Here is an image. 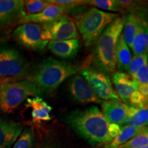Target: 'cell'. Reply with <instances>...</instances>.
Here are the masks:
<instances>
[{"instance_id":"83f0119b","label":"cell","mask_w":148,"mask_h":148,"mask_svg":"<svg viewBox=\"0 0 148 148\" xmlns=\"http://www.w3.org/2000/svg\"><path fill=\"white\" fill-rule=\"evenodd\" d=\"M47 1L48 3H51V4L64 7L69 11L78 5H84L87 3V1H80V0H47Z\"/></svg>"},{"instance_id":"9a60e30c","label":"cell","mask_w":148,"mask_h":148,"mask_svg":"<svg viewBox=\"0 0 148 148\" xmlns=\"http://www.w3.org/2000/svg\"><path fill=\"white\" fill-rule=\"evenodd\" d=\"M69 11L64 7L50 4L39 13L25 16L22 19L20 20L19 23H32L37 24L41 23L42 25V24L49 23L60 16L66 14Z\"/></svg>"},{"instance_id":"5bb4252c","label":"cell","mask_w":148,"mask_h":148,"mask_svg":"<svg viewBox=\"0 0 148 148\" xmlns=\"http://www.w3.org/2000/svg\"><path fill=\"white\" fill-rule=\"evenodd\" d=\"M23 130L20 123L0 119V148H12Z\"/></svg>"},{"instance_id":"4fadbf2b","label":"cell","mask_w":148,"mask_h":148,"mask_svg":"<svg viewBox=\"0 0 148 148\" xmlns=\"http://www.w3.org/2000/svg\"><path fill=\"white\" fill-rule=\"evenodd\" d=\"M102 113L109 123L119 125L125 124L127 120L128 105L119 100L103 101L101 103Z\"/></svg>"},{"instance_id":"8fae6325","label":"cell","mask_w":148,"mask_h":148,"mask_svg":"<svg viewBox=\"0 0 148 148\" xmlns=\"http://www.w3.org/2000/svg\"><path fill=\"white\" fill-rule=\"evenodd\" d=\"M25 16L23 0H0V27L10 25Z\"/></svg>"},{"instance_id":"9c48e42d","label":"cell","mask_w":148,"mask_h":148,"mask_svg":"<svg viewBox=\"0 0 148 148\" xmlns=\"http://www.w3.org/2000/svg\"><path fill=\"white\" fill-rule=\"evenodd\" d=\"M28 67L26 59L13 47H0V77L23 75Z\"/></svg>"},{"instance_id":"f546056e","label":"cell","mask_w":148,"mask_h":148,"mask_svg":"<svg viewBox=\"0 0 148 148\" xmlns=\"http://www.w3.org/2000/svg\"><path fill=\"white\" fill-rule=\"evenodd\" d=\"M140 85H148V66L147 63L142 66L132 76Z\"/></svg>"},{"instance_id":"8992f818","label":"cell","mask_w":148,"mask_h":148,"mask_svg":"<svg viewBox=\"0 0 148 148\" xmlns=\"http://www.w3.org/2000/svg\"><path fill=\"white\" fill-rule=\"evenodd\" d=\"M42 39L47 41H61L79 38V32L73 19L66 14L49 23L42 24Z\"/></svg>"},{"instance_id":"4316f807","label":"cell","mask_w":148,"mask_h":148,"mask_svg":"<svg viewBox=\"0 0 148 148\" xmlns=\"http://www.w3.org/2000/svg\"><path fill=\"white\" fill-rule=\"evenodd\" d=\"M146 63H147V52L138 56H134L130 62L126 72L132 77Z\"/></svg>"},{"instance_id":"7c38bea8","label":"cell","mask_w":148,"mask_h":148,"mask_svg":"<svg viewBox=\"0 0 148 148\" xmlns=\"http://www.w3.org/2000/svg\"><path fill=\"white\" fill-rule=\"evenodd\" d=\"M112 74V81L119 98L127 105L130 95L135 90H138L139 84L136 79L124 72L115 71Z\"/></svg>"},{"instance_id":"44dd1931","label":"cell","mask_w":148,"mask_h":148,"mask_svg":"<svg viewBox=\"0 0 148 148\" xmlns=\"http://www.w3.org/2000/svg\"><path fill=\"white\" fill-rule=\"evenodd\" d=\"M144 127H141V128H136V127L125 125L121 127V132L119 135L113 138L110 142L107 143L103 148H119L123 144L126 143L131 138L139 134Z\"/></svg>"},{"instance_id":"7a4b0ae2","label":"cell","mask_w":148,"mask_h":148,"mask_svg":"<svg viewBox=\"0 0 148 148\" xmlns=\"http://www.w3.org/2000/svg\"><path fill=\"white\" fill-rule=\"evenodd\" d=\"M78 71L79 67L75 64L48 58L35 66L27 80L36 86L40 93L51 92Z\"/></svg>"},{"instance_id":"d4e9b609","label":"cell","mask_w":148,"mask_h":148,"mask_svg":"<svg viewBox=\"0 0 148 148\" xmlns=\"http://www.w3.org/2000/svg\"><path fill=\"white\" fill-rule=\"evenodd\" d=\"M86 4L92 5L94 8L103 9L112 12L125 13L117 2V0H90Z\"/></svg>"},{"instance_id":"5b68a950","label":"cell","mask_w":148,"mask_h":148,"mask_svg":"<svg viewBox=\"0 0 148 148\" xmlns=\"http://www.w3.org/2000/svg\"><path fill=\"white\" fill-rule=\"evenodd\" d=\"M39 90L27 80L0 84V112L9 114L31 96H38Z\"/></svg>"},{"instance_id":"277c9868","label":"cell","mask_w":148,"mask_h":148,"mask_svg":"<svg viewBox=\"0 0 148 148\" xmlns=\"http://www.w3.org/2000/svg\"><path fill=\"white\" fill-rule=\"evenodd\" d=\"M118 16L119 14L103 12L92 7L75 15L73 21L85 46L90 47L96 43L103 31Z\"/></svg>"},{"instance_id":"d6986e66","label":"cell","mask_w":148,"mask_h":148,"mask_svg":"<svg viewBox=\"0 0 148 148\" xmlns=\"http://www.w3.org/2000/svg\"><path fill=\"white\" fill-rule=\"evenodd\" d=\"M148 108H138L132 106L127 107V120L125 124L136 128L147 126Z\"/></svg>"},{"instance_id":"e0dca14e","label":"cell","mask_w":148,"mask_h":148,"mask_svg":"<svg viewBox=\"0 0 148 148\" xmlns=\"http://www.w3.org/2000/svg\"><path fill=\"white\" fill-rule=\"evenodd\" d=\"M25 106L32 109L31 115L34 123H40L41 121H47L51 119L49 114L52 110V107L40 96L27 98Z\"/></svg>"},{"instance_id":"6da1fadb","label":"cell","mask_w":148,"mask_h":148,"mask_svg":"<svg viewBox=\"0 0 148 148\" xmlns=\"http://www.w3.org/2000/svg\"><path fill=\"white\" fill-rule=\"evenodd\" d=\"M70 127L90 144L108 143L112 139L108 134L109 123L96 106L72 111L66 116Z\"/></svg>"},{"instance_id":"cb8c5ba5","label":"cell","mask_w":148,"mask_h":148,"mask_svg":"<svg viewBox=\"0 0 148 148\" xmlns=\"http://www.w3.org/2000/svg\"><path fill=\"white\" fill-rule=\"evenodd\" d=\"M51 3L46 0H25L23 1V11L25 16L38 14Z\"/></svg>"},{"instance_id":"3957f363","label":"cell","mask_w":148,"mask_h":148,"mask_svg":"<svg viewBox=\"0 0 148 148\" xmlns=\"http://www.w3.org/2000/svg\"><path fill=\"white\" fill-rule=\"evenodd\" d=\"M125 16H118L106 27L95 43L92 61L97 69L106 74L116 71V45L123 31Z\"/></svg>"},{"instance_id":"ba28073f","label":"cell","mask_w":148,"mask_h":148,"mask_svg":"<svg viewBox=\"0 0 148 148\" xmlns=\"http://www.w3.org/2000/svg\"><path fill=\"white\" fill-rule=\"evenodd\" d=\"M40 24L27 23L16 27L12 33V38L18 45L32 51H42L47 45L48 41L42 39Z\"/></svg>"},{"instance_id":"7402d4cb","label":"cell","mask_w":148,"mask_h":148,"mask_svg":"<svg viewBox=\"0 0 148 148\" xmlns=\"http://www.w3.org/2000/svg\"><path fill=\"white\" fill-rule=\"evenodd\" d=\"M138 17L136 14L129 13L125 16L124 24L123 28V37L125 43L132 49V42L134 40L135 34L136 33L138 23Z\"/></svg>"},{"instance_id":"ac0fdd59","label":"cell","mask_w":148,"mask_h":148,"mask_svg":"<svg viewBox=\"0 0 148 148\" xmlns=\"http://www.w3.org/2000/svg\"><path fill=\"white\" fill-rule=\"evenodd\" d=\"M148 27L147 23L143 18H138L136 33L132 42V49L134 56H138L147 52Z\"/></svg>"},{"instance_id":"52a82bcc","label":"cell","mask_w":148,"mask_h":148,"mask_svg":"<svg viewBox=\"0 0 148 148\" xmlns=\"http://www.w3.org/2000/svg\"><path fill=\"white\" fill-rule=\"evenodd\" d=\"M80 73L101 100H119V96L112 88L110 79L107 74L92 67L83 68L80 69Z\"/></svg>"},{"instance_id":"f1b7e54d","label":"cell","mask_w":148,"mask_h":148,"mask_svg":"<svg viewBox=\"0 0 148 148\" xmlns=\"http://www.w3.org/2000/svg\"><path fill=\"white\" fill-rule=\"evenodd\" d=\"M129 103L132 106L143 108L147 106V97L142 95L138 90H135L130 95L129 99Z\"/></svg>"},{"instance_id":"603a6c76","label":"cell","mask_w":148,"mask_h":148,"mask_svg":"<svg viewBox=\"0 0 148 148\" xmlns=\"http://www.w3.org/2000/svg\"><path fill=\"white\" fill-rule=\"evenodd\" d=\"M12 148H35V136L33 130L29 127L23 128Z\"/></svg>"},{"instance_id":"2e32d148","label":"cell","mask_w":148,"mask_h":148,"mask_svg":"<svg viewBox=\"0 0 148 148\" xmlns=\"http://www.w3.org/2000/svg\"><path fill=\"white\" fill-rule=\"evenodd\" d=\"M47 47L56 56L64 59L71 58L78 53L80 49V41L79 38L61 41H49Z\"/></svg>"},{"instance_id":"ffe728a7","label":"cell","mask_w":148,"mask_h":148,"mask_svg":"<svg viewBox=\"0 0 148 148\" xmlns=\"http://www.w3.org/2000/svg\"><path fill=\"white\" fill-rule=\"evenodd\" d=\"M132 59V55L122 34L118 38L115 49L116 67L119 71H126L128 64Z\"/></svg>"},{"instance_id":"484cf974","label":"cell","mask_w":148,"mask_h":148,"mask_svg":"<svg viewBox=\"0 0 148 148\" xmlns=\"http://www.w3.org/2000/svg\"><path fill=\"white\" fill-rule=\"evenodd\" d=\"M146 145H148L147 126L144 127L139 134L123 144L119 148H140Z\"/></svg>"},{"instance_id":"4dcf8cb0","label":"cell","mask_w":148,"mask_h":148,"mask_svg":"<svg viewBox=\"0 0 148 148\" xmlns=\"http://www.w3.org/2000/svg\"><path fill=\"white\" fill-rule=\"evenodd\" d=\"M120 132H121L120 125L115 124V123H109L108 127V134L112 139L117 136Z\"/></svg>"},{"instance_id":"d6a6232c","label":"cell","mask_w":148,"mask_h":148,"mask_svg":"<svg viewBox=\"0 0 148 148\" xmlns=\"http://www.w3.org/2000/svg\"><path fill=\"white\" fill-rule=\"evenodd\" d=\"M140 148H148V145L144 146V147H140Z\"/></svg>"},{"instance_id":"30bf717a","label":"cell","mask_w":148,"mask_h":148,"mask_svg":"<svg viewBox=\"0 0 148 148\" xmlns=\"http://www.w3.org/2000/svg\"><path fill=\"white\" fill-rule=\"evenodd\" d=\"M69 92L75 101L82 104L98 103L102 100L97 97L86 81L79 75H74L69 83Z\"/></svg>"},{"instance_id":"1f68e13d","label":"cell","mask_w":148,"mask_h":148,"mask_svg":"<svg viewBox=\"0 0 148 148\" xmlns=\"http://www.w3.org/2000/svg\"><path fill=\"white\" fill-rule=\"evenodd\" d=\"M138 90L142 94V95L147 97V95H148V85H140L139 84Z\"/></svg>"}]
</instances>
